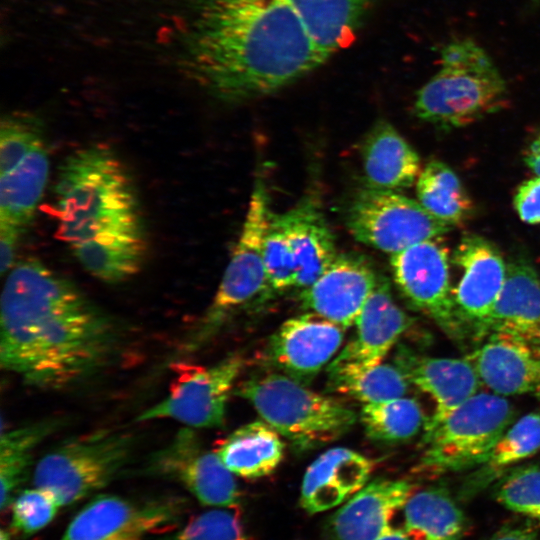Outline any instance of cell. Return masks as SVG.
Masks as SVG:
<instances>
[{"mask_svg":"<svg viewBox=\"0 0 540 540\" xmlns=\"http://www.w3.org/2000/svg\"><path fill=\"white\" fill-rule=\"evenodd\" d=\"M0 304L1 367L31 386L79 384L110 364L119 348L115 320L37 259L13 266Z\"/></svg>","mask_w":540,"mask_h":540,"instance_id":"obj_1","label":"cell"},{"mask_svg":"<svg viewBox=\"0 0 540 540\" xmlns=\"http://www.w3.org/2000/svg\"><path fill=\"white\" fill-rule=\"evenodd\" d=\"M182 59L194 80L228 103L273 94L327 61L285 0H199Z\"/></svg>","mask_w":540,"mask_h":540,"instance_id":"obj_2","label":"cell"},{"mask_svg":"<svg viewBox=\"0 0 540 540\" xmlns=\"http://www.w3.org/2000/svg\"><path fill=\"white\" fill-rule=\"evenodd\" d=\"M56 236L95 278L118 283L141 268L147 249L131 176L108 147L74 151L55 188Z\"/></svg>","mask_w":540,"mask_h":540,"instance_id":"obj_3","label":"cell"},{"mask_svg":"<svg viewBox=\"0 0 540 540\" xmlns=\"http://www.w3.org/2000/svg\"><path fill=\"white\" fill-rule=\"evenodd\" d=\"M506 97L488 54L472 40H456L441 50V68L417 92L414 112L440 128H458L496 112Z\"/></svg>","mask_w":540,"mask_h":540,"instance_id":"obj_4","label":"cell"},{"mask_svg":"<svg viewBox=\"0 0 540 540\" xmlns=\"http://www.w3.org/2000/svg\"><path fill=\"white\" fill-rule=\"evenodd\" d=\"M235 393L299 450L341 437L356 421L355 412L343 403L280 373L247 379Z\"/></svg>","mask_w":540,"mask_h":540,"instance_id":"obj_5","label":"cell"},{"mask_svg":"<svg viewBox=\"0 0 540 540\" xmlns=\"http://www.w3.org/2000/svg\"><path fill=\"white\" fill-rule=\"evenodd\" d=\"M272 212L266 184L255 180L241 234L234 247L216 294L200 320L186 336L180 354L196 352L221 329L232 313L257 297L270 294L264 246Z\"/></svg>","mask_w":540,"mask_h":540,"instance_id":"obj_6","label":"cell"},{"mask_svg":"<svg viewBox=\"0 0 540 540\" xmlns=\"http://www.w3.org/2000/svg\"><path fill=\"white\" fill-rule=\"evenodd\" d=\"M514 418L515 409L504 396L479 391L423 435L417 470L441 475L477 468Z\"/></svg>","mask_w":540,"mask_h":540,"instance_id":"obj_7","label":"cell"},{"mask_svg":"<svg viewBox=\"0 0 540 540\" xmlns=\"http://www.w3.org/2000/svg\"><path fill=\"white\" fill-rule=\"evenodd\" d=\"M133 447L130 434L111 429L72 438L38 461L34 486L52 491L63 506L75 504L108 486L128 464Z\"/></svg>","mask_w":540,"mask_h":540,"instance_id":"obj_8","label":"cell"},{"mask_svg":"<svg viewBox=\"0 0 540 540\" xmlns=\"http://www.w3.org/2000/svg\"><path fill=\"white\" fill-rule=\"evenodd\" d=\"M49 157L39 121L26 113L0 125V226L23 233L45 191Z\"/></svg>","mask_w":540,"mask_h":540,"instance_id":"obj_9","label":"cell"},{"mask_svg":"<svg viewBox=\"0 0 540 540\" xmlns=\"http://www.w3.org/2000/svg\"><path fill=\"white\" fill-rule=\"evenodd\" d=\"M345 219L356 240L391 255L422 241L440 238L452 229L419 201L397 191L370 186L354 195Z\"/></svg>","mask_w":540,"mask_h":540,"instance_id":"obj_10","label":"cell"},{"mask_svg":"<svg viewBox=\"0 0 540 540\" xmlns=\"http://www.w3.org/2000/svg\"><path fill=\"white\" fill-rule=\"evenodd\" d=\"M243 366L240 354H230L210 366L174 361L168 395L140 413L136 421L173 419L191 428L223 426L228 399Z\"/></svg>","mask_w":540,"mask_h":540,"instance_id":"obj_11","label":"cell"},{"mask_svg":"<svg viewBox=\"0 0 540 540\" xmlns=\"http://www.w3.org/2000/svg\"><path fill=\"white\" fill-rule=\"evenodd\" d=\"M448 248L439 238L391 255L394 282L409 305L429 317L458 346L469 338L452 297Z\"/></svg>","mask_w":540,"mask_h":540,"instance_id":"obj_12","label":"cell"},{"mask_svg":"<svg viewBox=\"0 0 540 540\" xmlns=\"http://www.w3.org/2000/svg\"><path fill=\"white\" fill-rule=\"evenodd\" d=\"M184 502L177 498L133 500L101 494L83 506L59 540H147L175 528Z\"/></svg>","mask_w":540,"mask_h":540,"instance_id":"obj_13","label":"cell"},{"mask_svg":"<svg viewBox=\"0 0 540 540\" xmlns=\"http://www.w3.org/2000/svg\"><path fill=\"white\" fill-rule=\"evenodd\" d=\"M144 471L174 480L205 506L234 509L240 502L234 474L214 450L204 448L191 427L180 429L166 446L153 453Z\"/></svg>","mask_w":540,"mask_h":540,"instance_id":"obj_14","label":"cell"},{"mask_svg":"<svg viewBox=\"0 0 540 540\" xmlns=\"http://www.w3.org/2000/svg\"><path fill=\"white\" fill-rule=\"evenodd\" d=\"M460 272L452 297L469 338L481 342L506 279L507 263L499 249L477 234L464 235L451 257Z\"/></svg>","mask_w":540,"mask_h":540,"instance_id":"obj_15","label":"cell"},{"mask_svg":"<svg viewBox=\"0 0 540 540\" xmlns=\"http://www.w3.org/2000/svg\"><path fill=\"white\" fill-rule=\"evenodd\" d=\"M344 330L313 312L289 318L270 337L268 361L284 375L307 384L340 349Z\"/></svg>","mask_w":540,"mask_h":540,"instance_id":"obj_16","label":"cell"},{"mask_svg":"<svg viewBox=\"0 0 540 540\" xmlns=\"http://www.w3.org/2000/svg\"><path fill=\"white\" fill-rule=\"evenodd\" d=\"M394 364L409 384L416 386L434 402V410L423 428L424 434L431 432L461 404L478 393L482 385L468 357H431L418 354L401 344L396 349Z\"/></svg>","mask_w":540,"mask_h":540,"instance_id":"obj_17","label":"cell"},{"mask_svg":"<svg viewBox=\"0 0 540 540\" xmlns=\"http://www.w3.org/2000/svg\"><path fill=\"white\" fill-rule=\"evenodd\" d=\"M378 279L363 257L340 254L312 285L300 291V302L308 312L347 329L355 324Z\"/></svg>","mask_w":540,"mask_h":540,"instance_id":"obj_18","label":"cell"},{"mask_svg":"<svg viewBox=\"0 0 540 540\" xmlns=\"http://www.w3.org/2000/svg\"><path fill=\"white\" fill-rule=\"evenodd\" d=\"M470 354L479 379L501 396L540 398V344L513 335L491 333Z\"/></svg>","mask_w":540,"mask_h":540,"instance_id":"obj_19","label":"cell"},{"mask_svg":"<svg viewBox=\"0 0 540 540\" xmlns=\"http://www.w3.org/2000/svg\"><path fill=\"white\" fill-rule=\"evenodd\" d=\"M412 320L395 302L389 281L379 276L355 322L354 336L328 365L366 368L380 364Z\"/></svg>","mask_w":540,"mask_h":540,"instance_id":"obj_20","label":"cell"},{"mask_svg":"<svg viewBox=\"0 0 540 540\" xmlns=\"http://www.w3.org/2000/svg\"><path fill=\"white\" fill-rule=\"evenodd\" d=\"M405 480L378 478L351 496L332 516V540H377L394 528L392 520L412 494Z\"/></svg>","mask_w":540,"mask_h":540,"instance_id":"obj_21","label":"cell"},{"mask_svg":"<svg viewBox=\"0 0 540 540\" xmlns=\"http://www.w3.org/2000/svg\"><path fill=\"white\" fill-rule=\"evenodd\" d=\"M374 462L345 447H335L319 455L307 468L300 491L302 508L315 514L334 508L363 488Z\"/></svg>","mask_w":540,"mask_h":540,"instance_id":"obj_22","label":"cell"},{"mask_svg":"<svg viewBox=\"0 0 540 540\" xmlns=\"http://www.w3.org/2000/svg\"><path fill=\"white\" fill-rule=\"evenodd\" d=\"M287 234L296 264L295 288L312 285L337 257L334 236L318 199L307 195L277 214Z\"/></svg>","mask_w":540,"mask_h":540,"instance_id":"obj_23","label":"cell"},{"mask_svg":"<svg viewBox=\"0 0 540 540\" xmlns=\"http://www.w3.org/2000/svg\"><path fill=\"white\" fill-rule=\"evenodd\" d=\"M491 333L540 344V278L525 258L507 263L505 283L489 325L488 335Z\"/></svg>","mask_w":540,"mask_h":540,"instance_id":"obj_24","label":"cell"},{"mask_svg":"<svg viewBox=\"0 0 540 540\" xmlns=\"http://www.w3.org/2000/svg\"><path fill=\"white\" fill-rule=\"evenodd\" d=\"M361 155L367 186L398 191L417 181V152L386 120L376 122L365 136Z\"/></svg>","mask_w":540,"mask_h":540,"instance_id":"obj_25","label":"cell"},{"mask_svg":"<svg viewBox=\"0 0 540 540\" xmlns=\"http://www.w3.org/2000/svg\"><path fill=\"white\" fill-rule=\"evenodd\" d=\"M326 58L347 47L375 0H285Z\"/></svg>","mask_w":540,"mask_h":540,"instance_id":"obj_26","label":"cell"},{"mask_svg":"<svg viewBox=\"0 0 540 540\" xmlns=\"http://www.w3.org/2000/svg\"><path fill=\"white\" fill-rule=\"evenodd\" d=\"M284 450L281 435L264 420L238 427L214 449L231 473L246 479L273 473L284 457Z\"/></svg>","mask_w":540,"mask_h":540,"instance_id":"obj_27","label":"cell"},{"mask_svg":"<svg viewBox=\"0 0 540 540\" xmlns=\"http://www.w3.org/2000/svg\"><path fill=\"white\" fill-rule=\"evenodd\" d=\"M540 450V412L528 413L514 421L497 440L486 460L468 475L463 486L466 495L498 481L514 465Z\"/></svg>","mask_w":540,"mask_h":540,"instance_id":"obj_28","label":"cell"},{"mask_svg":"<svg viewBox=\"0 0 540 540\" xmlns=\"http://www.w3.org/2000/svg\"><path fill=\"white\" fill-rule=\"evenodd\" d=\"M404 528L410 540H461L465 520L461 509L442 488L411 494L404 508Z\"/></svg>","mask_w":540,"mask_h":540,"instance_id":"obj_29","label":"cell"},{"mask_svg":"<svg viewBox=\"0 0 540 540\" xmlns=\"http://www.w3.org/2000/svg\"><path fill=\"white\" fill-rule=\"evenodd\" d=\"M63 421L47 418L3 432L0 440V508L4 513L26 480L33 451Z\"/></svg>","mask_w":540,"mask_h":540,"instance_id":"obj_30","label":"cell"},{"mask_svg":"<svg viewBox=\"0 0 540 540\" xmlns=\"http://www.w3.org/2000/svg\"><path fill=\"white\" fill-rule=\"evenodd\" d=\"M420 204L433 216L453 226L464 223L473 202L457 174L445 163L430 160L416 181Z\"/></svg>","mask_w":540,"mask_h":540,"instance_id":"obj_31","label":"cell"},{"mask_svg":"<svg viewBox=\"0 0 540 540\" xmlns=\"http://www.w3.org/2000/svg\"><path fill=\"white\" fill-rule=\"evenodd\" d=\"M328 387L363 404L404 397L409 382L394 364H377L360 368L353 366L327 367Z\"/></svg>","mask_w":540,"mask_h":540,"instance_id":"obj_32","label":"cell"},{"mask_svg":"<svg viewBox=\"0 0 540 540\" xmlns=\"http://www.w3.org/2000/svg\"><path fill=\"white\" fill-rule=\"evenodd\" d=\"M426 420L419 403L406 397L363 404L360 413L366 435L388 443L413 438L424 428Z\"/></svg>","mask_w":540,"mask_h":540,"instance_id":"obj_33","label":"cell"},{"mask_svg":"<svg viewBox=\"0 0 540 540\" xmlns=\"http://www.w3.org/2000/svg\"><path fill=\"white\" fill-rule=\"evenodd\" d=\"M63 507L60 499L50 490L37 487L19 492L10 504V529L30 537L47 527Z\"/></svg>","mask_w":540,"mask_h":540,"instance_id":"obj_34","label":"cell"},{"mask_svg":"<svg viewBox=\"0 0 540 540\" xmlns=\"http://www.w3.org/2000/svg\"><path fill=\"white\" fill-rule=\"evenodd\" d=\"M495 496L506 508L540 523V465L511 469L497 481Z\"/></svg>","mask_w":540,"mask_h":540,"instance_id":"obj_35","label":"cell"},{"mask_svg":"<svg viewBox=\"0 0 540 540\" xmlns=\"http://www.w3.org/2000/svg\"><path fill=\"white\" fill-rule=\"evenodd\" d=\"M264 263L270 294L296 285V264L283 225L272 213L264 246Z\"/></svg>","mask_w":540,"mask_h":540,"instance_id":"obj_36","label":"cell"},{"mask_svg":"<svg viewBox=\"0 0 540 540\" xmlns=\"http://www.w3.org/2000/svg\"><path fill=\"white\" fill-rule=\"evenodd\" d=\"M167 540H250L232 509L214 508L191 518Z\"/></svg>","mask_w":540,"mask_h":540,"instance_id":"obj_37","label":"cell"},{"mask_svg":"<svg viewBox=\"0 0 540 540\" xmlns=\"http://www.w3.org/2000/svg\"><path fill=\"white\" fill-rule=\"evenodd\" d=\"M514 207L520 219L529 224H540V176L523 182L514 196Z\"/></svg>","mask_w":540,"mask_h":540,"instance_id":"obj_38","label":"cell"},{"mask_svg":"<svg viewBox=\"0 0 540 540\" xmlns=\"http://www.w3.org/2000/svg\"><path fill=\"white\" fill-rule=\"evenodd\" d=\"M22 232L6 226H0V270L9 272L15 265V253Z\"/></svg>","mask_w":540,"mask_h":540,"instance_id":"obj_39","label":"cell"},{"mask_svg":"<svg viewBox=\"0 0 540 540\" xmlns=\"http://www.w3.org/2000/svg\"><path fill=\"white\" fill-rule=\"evenodd\" d=\"M489 540H538L536 533L527 526L506 527L495 533Z\"/></svg>","mask_w":540,"mask_h":540,"instance_id":"obj_40","label":"cell"},{"mask_svg":"<svg viewBox=\"0 0 540 540\" xmlns=\"http://www.w3.org/2000/svg\"><path fill=\"white\" fill-rule=\"evenodd\" d=\"M524 160L534 174L540 176V134L529 145Z\"/></svg>","mask_w":540,"mask_h":540,"instance_id":"obj_41","label":"cell"},{"mask_svg":"<svg viewBox=\"0 0 540 540\" xmlns=\"http://www.w3.org/2000/svg\"><path fill=\"white\" fill-rule=\"evenodd\" d=\"M377 540H410L403 529H393Z\"/></svg>","mask_w":540,"mask_h":540,"instance_id":"obj_42","label":"cell"},{"mask_svg":"<svg viewBox=\"0 0 540 540\" xmlns=\"http://www.w3.org/2000/svg\"><path fill=\"white\" fill-rule=\"evenodd\" d=\"M0 540H11V534L8 530L2 528L0 532Z\"/></svg>","mask_w":540,"mask_h":540,"instance_id":"obj_43","label":"cell"}]
</instances>
